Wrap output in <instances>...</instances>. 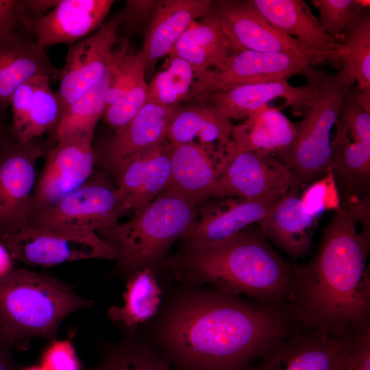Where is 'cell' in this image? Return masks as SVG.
I'll list each match as a JSON object with an SVG mask.
<instances>
[{
	"mask_svg": "<svg viewBox=\"0 0 370 370\" xmlns=\"http://www.w3.org/2000/svg\"><path fill=\"white\" fill-rule=\"evenodd\" d=\"M292 321L286 306L186 286L162 311L153 345L176 370H246Z\"/></svg>",
	"mask_w": 370,
	"mask_h": 370,
	"instance_id": "cell-1",
	"label": "cell"
},
{
	"mask_svg": "<svg viewBox=\"0 0 370 370\" xmlns=\"http://www.w3.org/2000/svg\"><path fill=\"white\" fill-rule=\"evenodd\" d=\"M369 199L341 201L323 229L319 248L306 264L295 266L286 306L293 321L330 334H362L369 328Z\"/></svg>",
	"mask_w": 370,
	"mask_h": 370,
	"instance_id": "cell-2",
	"label": "cell"
},
{
	"mask_svg": "<svg viewBox=\"0 0 370 370\" xmlns=\"http://www.w3.org/2000/svg\"><path fill=\"white\" fill-rule=\"evenodd\" d=\"M160 268L185 286L208 284L226 293L283 306L288 301L295 276V265L273 249L260 229H245L215 242L182 245Z\"/></svg>",
	"mask_w": 370,
	"mask_h": 370,
	"instance_id": "cell-3",
	"label": "cell"
},
{
	"mask_svg": "<svg viewBox=\"0 0 370 370\" xmlns=\"http://www.w3.org/2000/svg\"><path fill=\"white\" fill-rule=\"evenodd\" d=\"M92 303L56 278L14 267L0 278V336L21 349L34 338L53 341L68 316Z\"/></svg>",
	"mask_w": 370,
	"mask_h": 370,
	"instance_id": "cell-4",
	"label": "cell"
},
{
	"mask_svg": "<svg viewBox=\"0 0 370 370\" xmlns=\"http://www.w3.org/2000/svg\"><path fill=\"white\" fill-rule=\"evenodd\" d=\"M197 207L168 187L128 221L98 232L115 253L116 273L129 278L160 267L171 245L192 227Z\"/></svg>",
	"mask_w": 370,
	"mask_h": 370,
	"instance_id": "cell-5",
	"label": "cell"
},
{
	"mask_svg": "<svg viewBox=\"0 0 370 370\" xmlns=\"http://www.w3.org/2000/svg\"><path fill=\"white\" fill-rule=\"evenodd\" d=\"M304 76L310 88V96L304 117L296 124L294 141L280 160L295 176L299 187L307 186L331 171V131L343 99L354 84L344 68L328 73L310 66Z\"/></svg>",
	"mask_w": 370,
	"mask_h": 370,
	"instance_id": "cell-6",
	"label": "cell"
},
{
	"mask_svg": "<svg viewBox=\"0 0 370 370\" xmlns=\"http://www.w3.org/2000/svg\"><path fill=\"white\" fill-rule=\"evenodd\" d=\"M117 189L95 170L81 186L35 217L29 227L59 232L97 233L127 211Z\"/></svg>",
	"mask_w": 370,
	"mask_h": 370,
	"instance_id": "cell-7",
	"label": "cell"
},
{
	"mask_svg": "<svg viewBox=\"0 0 370 370\" xmlns=\"http://www.w3.org/2000/svg\"><path fill=\"white\" fill-rule=\"evenodd\" d=\"M45 155L38 140L18 141L9 134L0 144V237L29 226L37 163Z\"/></svg>",
	"mask_w": 370,
	"mask_h": 370,
	"instance_id": "cell-8",
	"label": "cell"
},
{
	"mask_svg": "<svg viewBox=\"0 0 370 370\" xmlns=\"http://www.w3.org/2000/svg\"><path fill=\"white\" fill-rule=\"evenodd\" d=\"M335 127L332 175L365 195L370 178V97L352 87L343 99Z\"/></svg>",
	"mask_w": 370,
	"mask_h": 370,
	"instance_id": "cell-9",
	"label": "cell"
},
{
	"mask_svg": "<svg viewBox=\"0 0 370 370\" xmlns=\"http://www.w3.org/2000/svg\"><path fill=\"white\" fill-rule=\"evenodd\" d=\"M299 183L275 156L236 146L231 140L229 159L210 197L249 199L280 197Z\"/></svg>",
	"mask_w": 370,
	"mask_h": 370,
	"instance_id": "cell-10",
	"label": "cell"
},
{
	"mask_svg": "<svg viewBox=\"0 0 370 370\" xmlns=\"http://www.w3.org/2000/svg\"><path fill=\"white\" fill-rule=\"evenodd\" d=\"M93 135L60 139L47 154L31 197L30 221L90 178L97 164Z\"/></svg>",
	"mask_w": 370,
	"mask_h": 370,
	"instance_id": "cell-11",
	"label": "cell"
},
{
	"mask_svg": "<svg viewBox=\"0 0 370 370\" xmlns=\"http://www.w3.org/2000/svg\"><path fill=\"white\" fill-rule=\"evenodd\" d=\"M14 260L53 266L86 259L114 260L112 247L97 233L51 231L27 227L0 237Z\"/></svg>",
	"mask_w": 370,
	"mask_h": 370,
	"instance_id": "cell-12",
	"label": "cell"
},
{
	"mask_svg": "<svg viewBox=\"0 0 370 370\" xmlns=\"http://www.w3.org/2000/svg\"><path fill=\"white\" fill-rule=\"evenodd\" d=\"M311 66L284 53L238 50L221 67L196 75L191 99L199 101L212 92L240 85L288 80L304 75Z\"/></svg>",
	"mask_w": 370,
	"mask_h": 370,
	"instance_id": "cell-13",
	"label": "cell"
},
{
	"mask_svg": "<svg viewBox=\"0 0 370 370\" xmlns=\"http://www.w3.org/2000/svg\"><path fill=\"white\" fill-rule=\"evenodd\" d=\"M360 334L291 332L270 347L256 367L246 370H346Z\"/></svg>",
	"mask_w": 370,
	"mask_h": 370,
	"instance_id": "cell-14",
	"label": "cell"
},
{
	"mask_svg": "<svg viewBox=\"0 0 370 370\" xmlns=\"http://www.w3.org/2000/svg\"><path fill=\"white\" fill-rule=\"evenodd\" d=\"M123 18V12L115 14L91 34L69 46L65 64L59 70L57 91L64 110L108 72Z\"/></svg>",
	"mask_w": 370,
	"mask_h": 370,
	"instance_id": "cell-15",
	"label": "cell"
},
{
	"mask_svg": "<svg viewBox=\"0 0 370 370\" xmlns=\"http://www.w3.org/2000/svg\"><path fill=\"white\" fill-rule=\"evenodd\" d=\"M212 12L223 32L239 50L284 53L304 59L312 65L325 60L275 29L248 0L213 1Z\"/></svg>",
	"mask_w": 370,
	"mask_h": 370,
	"instance_id": "cell-16",
	"label": "cell"
},
{
	"mask_svg": "<svg viewBox=\"0 0 370 370\" xmlns=\"http://www.w3.org/2000/svg\"><path fill=\"white\" fill-rule=\"evenodd\" d=\"M230 144V140L211 145L197 142L171 144V178L169 187L198 206L206 201L225 169Z\"/></svg>",
	"mask_w": 370,
	"mask_h": 370,
	"instance_id": "cell-17",
	"label": "cell"
},
{
	"mask_svg": "<svg viewBox=\"0 0 370 370\" xmlns=\"http://www.w3.org/2000/svg\"><path fill=\"white\" fill-rule=\"evenodd\" d=\"M280 197L249 199H217L197 207L190 229L181 238L183 245H197L221 241L260 222Z\"/></svg>",
	"mask_w": 370,
	"mask_h": 370,
	"instance_id": "cell-18",
	"label": "cell"
},
{
	"mask_svg": "<svg viewBox=\"0 0 370 370\" xmlns=\"http://www.w3.org/2000/svg\"><path fill=\"white\" fill-rule=\"evenodd\" d=\"M174 108L147 100L126 125L114 130L102 144L95 147L97 163L99 162L115 176L133 156L166 141Z\"/></svg>",
	"mask_w": 370,
	"mask_h": 370,
	"instance_id": "cell-19",
	"label": "cell"
},
{
	"mask_svg": "<svg viewBox=\"0 0 370 370\" xmlns=\"http://www.w3.org/2000/svg\"><path fill=\"white\" fill-rule=\"evenodd\" d=\"M113 0H58L44 16L30 23L27 34L42 48L69 46L97 29L105 21Z\"/></svg>",
	"mask_w": 370,
	"mask_h": 370,
	"instance_id": "cell-20",
	"label": "cell"
},
{
	"mask_svg": "<svg viewBox=\"0 0 370 370\" xmlns=\"http://www.w3.org/2000/svg\"><path fill=\"white\" fill-rule=\"evenodd\" d=\"M210 0H164L156 1L146 29L143 44L137 53L145 74H149L157 62L168 56L171 49L195 20L209 15Z\"/></svg>",
	"mask_w": 370,
	"mask_h": 370,
	"instance_id": "cell-21",
	"label": "cell"
},
{
	"mask_svg": "<svg viewBox=\"0 0 370 370\" xmlns=\"http://www.w3.org/2000/svg\"><path fill=\"white\" fill-rule=\"evenodd\" d=\"M50 78L35 75L21 85L12 95L11 135L18 141L39 138L45 132L56 130L64 108L50 85Z\"/></svg>",
	"mask_w": 370,
	"mask_h": 370,
	"instance_id": "cell-22",
	"label": "cell"
},
{
	"mask_svg": "<svg viewBox=\"0 0 370 370\" xmlns=\"http://www.w3.org/2000/svg\"><path fill=\"white\" fill-rule=\"evenodd\" d=\"M114 177L127 210L138 211L170 184V143L166 140L133 156Z\"/></svg>",
	"mask_w": 370,
	"mask_h": 370,
	"instance_id": "cell-23",
	"label": "cell"
},
{
	"mask_svg": "<svg viewBox=\"0 0 370 370\" xmlns=\"http://www.w3.org/2000/svg\"><path fill=\"white\" fill-rule=\"evenodd\" d=\"M254 9L282 34L295 39L325 60L336 59L340 43L325 32L303 0H248Z\"/></svg>",
	"mask_w": 370,
	"mask_h": 370,
	"instance_id": "cell-24",
	"label": "cell"
},
{
	"mask_svg": "<svg viewBox=\"0 0 370 370\" xmlns=\"http://www.w3.org/2000/svg\"><path fill=\"white\" fill-rule=\"evenodd\" d=\"M45 75L58 78L59 70L45 49L28 34L17 31L0 39V117L3 118L16 90L31 77Z\"/></svg>",
	"mask_w": 370,
	"mask_h": 370,
	"instance_id": "cell-25",
	"label": "cell"
},
{
	"mask_svg": "<svg viewBox=\"0 0 370 370\" xmlns=\"http://www.w3.org/2000/svg\"><path fill=\"white\" fill-rule=\"evenodd\" d=\"M310 88L291 86L288 80L244 84L212 92L200 101L222 111L231 121L246 119L256 110L277 98L285 99L293 114L303 115Z\"/></svg>",
	"mask_w": 370,
	"mask_h": 370,
	"instance_id": "cell-26",
	"label": "cell"
},
{
	"mask_svg": "<svg viewBox=\"0 0 370 370\" xmlns=\"http://www.w3.org/2000/svg\"><path fill=\"white\" fill-rule=\"evenodd\" d=\"M298 188L281 196L258 223L264 236L293 258L309 251L318 218L306 210Z\"/></svg>",
	"mask_w": 370,
	"mask_h": 370,
	"instance_id": "cell-27",
	"label": "cell"
},
{
	"mask_svg": "<svg viewBox=\"0 0 370 370\" xmlns=\"http://www.w3.org/2000/svg\"><path fill=\"white\" fill-rule=\"evenodd\" d=\"M238 50L223 32L212 10L209 15L190 24L168 56H176L186 60L197 75L221 67Z\"/></svg>",
	"mask_w": 370,
	"mask_h": 370,
	"instance_id": "cell-28",
	"label": "cell"
},
{
	"mask_svg": "<svg viewBox=\"0 0 370 370\" xmlns=\"http://www.w3.org/2000/svg\"><path fill=\"white\" fill-rule=\"evenodd\" d=\"M296 124L278 108L266 105L250 114L244 123L234 125L230 140L238 147L278 156L292 145Z\"/></svg>",
	"mask_w": 370,
	"mask_h": 370,
	"instance_id": "cell-29",
	"label": "cell"
},
{
	"mask_svg": "<svg viewBox=\"0 0 370 370\" xmlns=\"http://www.w3.org/2000/svg\"><path fill=\"white\" fill-rule=\"evenodd\" d=\"M233 126L222 111L208 103L178 106L169 119L167 140L171 145L225 143L230 140Z\"/></svg>",
	"mask_w": 370,
	"mask_h": 370,
	"instance_id": "cell-30",
	"label": "cell"
},
{
	"mask_svg": "<svg viewBox=\"0 0 370 370\" xmlns=\"http://www.w3.org/2000/svg\"><path fill=\"white\" fill-rule=\"evenodd\" d=\"M162 294L151 270L138 271L127 278L123 304L111 306L108 317L123 334L135 333L158 312Z\"/></svg>",
	"mask_w": 370,
	"mask_h": 370,
	"instance_id": "cell-31",
	"label": "cell"
},
{
	"mask_svg": "<svg viewBox=\"0 0 370 370\" xmlns=\"http://www.w3.org/2000/svg\"><path fill=\"white\" fill-rule=\"evenodd\" d=\"M123 336L118 342L101 343L96 362L86 370H176L137 332Z\"/></svg>",
	"mask_w": 370,
	"mask_h": 370,
	"instance_id": "cell-32",
	"label": "cell"
},
{
	"mask_svg": "<svg viewBox=\"0 0 370 370\" xmlns=\"http://www.w3.org/2000/svg\"><path fill=\"white\" fill-rule=\"evenodd\" d=\"M108 79L109 71L96 85L65 109L55 130L56 141L82 134H94L95 127L106 108Z\"/></svg>",
	"mask_w": 370,
	"mask_h": 370,
	"instance_id": "cell-33",
	"label": "cell"
},
{
	"mask_svg": "<svg viewBox=\"0 0 370 370\" xmlns=\"http://www.w3.org/2000/svg\"><path fill=\"white\" fill-rule=\"evenodd\" d=\"M336 59L341 60L357 89L370 94V14L343 34Z\"/></svg>",
	"mask_w": 370,
	"mask_h": 370,
	"instance_id": "cell-34",
	"label": "cell"
},
{
	"mask_svg": "<svg viewBox=\"0 0 370 370\" xmlns=\"http://www.w3.org/2000/svg\"><path fill=\"white\" fill-rule=\"evenodd\" d=\"M166 67L157 73L148 84L147 100L169 108L191 99L196 74L186 60L167 56Z\"/></svg>",
	"mask_w": 370,
	"mask_h": 370,
	"instance_id": "cell-35",
	"label": "cell"
},
{
	"mask_svg": "<svg viewBox=\"0 0 370 370\" xmlns=\"http://www.w3.org/2000/svg\"><path fill=\"white\" fill-rule=\"evenodd\" d=\"M319 10V23L326 34L343 40V34L356 25L369 10V1L314 0Z\"/></svg>",
	"mask_w": 370,
	"mask_h": 370,
	"instance_id": "cell-36",
	"label": "cell"
},
{
	"mask_svg": "<svg viewBox=\"0 0 370 370\" xmlns=\"http://www.w3.org/2000/svg\"><path fill=\"white\" fill-rule=\"evenodd\" d=\"M145 71L138 74L123 95L106 108L103 118L113 130L126 125L147 101L148 84Z\"/></svg>",
	"mask_w": 370,
	"mask_h": 370,
	"instance_id": "cell-37",
	"label": "cell"
},
{
	"mask_svg": "<svg viewBox=\"0 0 370 370\" xmlns=\"http://www.w3.org/2000/svg\"><path fill=\"white\" fill-rule=\"evenodd\" d=\"M300 197L306 210L317 217L326 210H336L341 207L340 196L332 171L309 184Z\"/></svg>",
	"mask_w": 370,
	"mask_h": 370,
	"instance_id": "cell-38",
	"label": "cell"
},
{
	"mask_svg": "<svg viewBox=\"0 0 370 370\" xmlns=\"http://www.w3.org/2000/svg\"><path fill=\"white\" fill-rule=\"evenodd\" d=\"M45 370H82L72 343L68 340L51 341L42 356Z\"/></svg>",
	"mask_w": 370,
	"mask_h": 370,
	"instance_id": "cell-39",
	"label": "cell"
},
{
	"mask_svg": "<svg viewBox=\"0 0 370 370\" xmlns=\"http://www.w3.org/2000/svg\"><path fill=\"white\" fill-rule=\"evenodd\" d=\"M25 26L22 0H0V39L10 36L21 28L24 30Z\"/></svg>",
	"mask_w": 370,
	"mask_h": 370,
	"instance_id": "cell-40",
	"label": "cell"
},
{
	"mask_svg": "<svg viewBox=\"0 0 370 370\" xmlns=\"http://www.w3.org/2000/svg\"><path fill=\"white\" fill-rule=\"evenodd\" d=\"M57 2L58 0H22L23 14L27 23V33L30 23L44 16Z\"/></svg>",
	"mask_w": 370,
	"mask_h": 370,
	"instance_id": "cell-41",
	"label": "cell"
},
{
	"mask_svg": "<svg viewBox=\"0 0 370 370\" xmlns=\"http://www.w3.org/2000/svg\"><path fill=\"white\" fill-rule=\"evenodd\" d=\"M14 346L0 336V370H19L13 354Z\"/></svg>",
	"mask_w": 370,
	"mask_h": 370,
	"instance_id": "cell-42",
	"label": "cell"
},
{
	"mask_svg": "<svg viewBox=\"0 0 370 370\" xmlns=\"http://www.w3.org/2000/svg\"><path fill=\"white\" fill-rule=\"evenodd\" d=\"M14 261L8 250L0 242V278L8 274L14 267Z\"/></svg>",
	"mask_w": 370,
	"mask_h": 370,
	"instance_id": "cell-43",
	"label": "cell"
},
{
	"mask_svg": "<svg viewBox=\"0 0 370 370\" xmlns=\"http://www.w3.org/2000/svg\"><path fill=\"white\" fill-rule=\"evenodd\" d=\"M10 134V126L7 127L0 117V144L2 140Z\"/></svg>",
	"mask_w": 370,
	"mask_h": 370,
	"instance_id": "cell-44",
	"label": "cell"
},
{
	"mask_svg": "<svg viewBox=\"0 0 370 370\" xmlns=\"http://www.w3.org/2000/svg\"><path fill=\"white\" fill-rule=\"evenodd\" d=\"M346 370H370V369L349 363Z\"/></svg>",
	"mask_w": 370,
	"mask_h": 370,
	"instance_id": "cell-45",
	"label": "cell"
},
{
	"mask_svg": "<svg viewBox=\"0 0 370 370\" xmlns=\"http://www.w3.org/2000/svg\"><path fill=\"white\" fill-rule=\"evenodd\" d=\"M19 370H45L42 367H31L27 368H20Z\"/></svg>",
	"mask_w": 370,
	"mask_h": 370,
	"instance_id": "cell-46",
	"label": "cell"
}]
</instances>
